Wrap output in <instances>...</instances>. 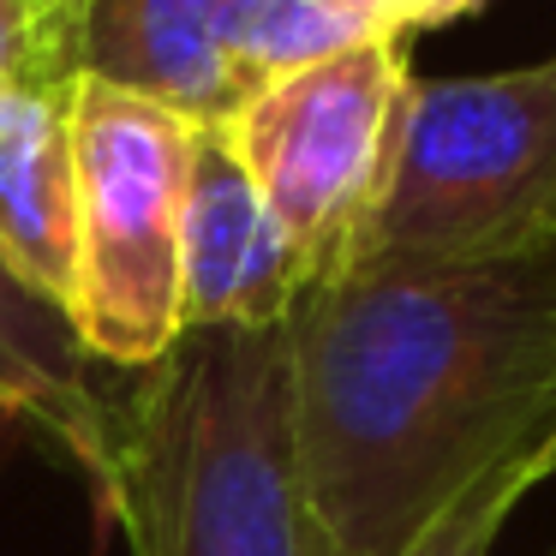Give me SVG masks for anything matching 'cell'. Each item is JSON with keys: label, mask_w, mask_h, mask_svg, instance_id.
<instances>
[{"label": "cell", "mask_w": 556, "mask_h": 556, "mask_svg": "<svg viewBox=\"0 0 556 556\" xmlns=\"http://www.w3.org/2000/svg\"><path fill=\"white\" fill-rule=\"evenodd\" d=\"M293 455L324 556H401L556 443V240L496 264H359L288 317Z\"/></svg>", "instance_id": "obj_1"}, {"label": "cell", "mask_w": 556, "mask_h": 556, "mask_svg": "<svg viewBox=\"0 0 556 556\" xmlns=\"http://www.w3.org/2000/svg\"><path fill=\"white\" fill-rule=\"evenodd\" d=\"M132 556H324L281 329H186L121 407L109 496Z\"/></svg>", "instance_id": "obj_2"}, {"label": "cell", "mask_w": 556, "mask_h": 556, "mask_svg": "<svg viewBox=\"0 0 556 556\" xmlns=\"http://www.w3.org/2000/svg\"><path fill=\"white\" fill-rule=\"evenodd\" d=\"M551 240L556 54L508 73L419 78L359 264H496Z\"/></svg>", "instance_id": "obj_3"}, {"label": "cell", "mask_w": 556, "mask_h": 556, "mask_svg": "<svg viewBox=\"0 0 556 556\" xmlns=\"http://www.w3.org/2000/svg\"><path fill=\"white\" fill-rule=\"evenodd\" d=\"M413 85L419 78L407 42L365 37L252 90L216 126L293 252L305 257L312 288L359 264L401 156Z\"/></svg>", "instance_id": "obj_4"}, {"label": "cell", "mask_w": 556, "mask_h": 556, "mask_svg": "<svg viewBox=\"0 0 556 556\" xmlns=\"http://www.w3.org/2000/svg\"><path fill=\"white\" fill-rule=\"evenodd\" d=\"M198 132L186 114L78 73V288L90 359L150 371L180 341V210Z\"/></svg>", "instance_id": "obj_5"}, {"label": "cell", "mask_w": 556, "mask_h": 556, "mask_svg": "<svg viewBox=\"0 0 556 556\" xmlns=\"http://www.w3.org/2000/svg\"><path fill=\"white\" fill-rule=\"evenodd\" d=\"M312 293V269L233 162L216 126L198 132L180 210V336L186 329H281Z\"/></svg>", "instance_id": "obj_6"}, {"label": "cell", "mask_w": 556, "mask_h": 556, "mask_svg": "<svg viewBox=\"0 0 556 556\" xmlns=\"http://www.w3.org/2000/svg\"><path fill=\"white\" fill-rule=\"evenodd\" d=\"M78 61L42 54L0 90V257L37 300L73 305L78 288Z\"/></svg>", "instance_id": "obj_7"}, {"label": "cell", "mask_w": 556, "mask_h": 556, "mask_svg": "<svg viewBox=\"0 0 556 556\" xmlns=\"http://www.w3.org/2000/svg\"><path fill=\"white\" fill-rule=\"evenodd\" d=\"M90 353L61 305L37 300L0 257V413L25 419L85 472L90 508L109 515L121 472V407L90 377Z\"/></svg>", "instance_id": "obj_8"}, {"label": "cell", "mask_w": 556, "mask_h": 556, "mask_svg": "<svg viewBox=\"0 0 556 556\" xmlns=\"http://www.w3.org/2000/svg\"><path fill=\"white\" fill-rule=\"evenodd\" d=\"M222 7L228 0H73V61L192 126H222L240 109L222 61Z\"/></svg>", "instance_id": "obj_9"}, {"label": "cell", "mask_w": 556, "mask_h": 556, "mask_svg": "<svg viewBox=\"0 0 556 556\" xmlns=\"http://www.w3.org/2000/svg\"><path fill=\"white\" fill-rule=\"evenodd\" d=\"M365 37L371 30L341 18L329 0H228L222 7V61L233 73L240 102L252 90L276 85V78L300 73V66L324 61V54L353 49Z\"/></svg>", "instance_id": "obj_10"}, {"label": "cell", "mask_w": 556, "mask_h": 556, "mask_svg": "<svg viewBox=\"0 0 556 556\" xmlns=\"http://www.w3.org/2000/svg\"><path fill=\"white\" fill-rule=\"evenodd\" d=\"M551 472H556V443L496 467L491 479H479L467 496H455L401 556H491V544H496V532L508 527V515H515V508L527 503V491H539Z\"/></svg>", "instance_id": "obj_11"}, {"label": "cell", "mask_w": 556, "mask_h": 556, "mask_svg": "<svg viewBox=\"0 0 556 556\" xmlns=\"http://www.w3.org/2000/svg\"><path fill=\"white\" fill-rule=\"evenodd\" d=\"M54 49H73V30L54 18L49 0H0V90Z\"/></svg>", "instance_id": "obj_12"}, {"label": "cell", "mask_w": 556, "mask_h": 556, "mask_svg": "<svg viewBox=\"0 0 556 556\" xmlns=\"http://www.w3.org/2000/svg\"><path fill=\"white\" fill-rule=\"evenodd\" d=\"M341 18H353L359 30L371 37H419V30H437V25H455V18H472L479 7L491 0H329Z\"/></svg>", "instance_id": "obj_13"}, {"label": "cell", "mask_w": 556, "mask_h": 556, "mask_svg": "<svg viewBox=\"0 0 556 556\" xmlns=\"http://www.w3.org/2000/svg\"><path fill=\"white\" fill-rule=\"evenodd\" d=\"M109 539H114V515H97L90 520V556H109Z\"/></svg>", "instance_id": "obj_14"}, {"label": "cell", "mask_w": 556, "mask_h": 556, "mask_svg": "<svg viewBox=\"0 0 556 556\" xmlns=\"http://www.w3.org/2000/svg\"><path fill=\"white\" fill-rule=\"evenodd\" d=\"M49 7H54V18L66 25V13H73V0H49Z\"/></svg>", "instance_id": "obj_15"}, {"label": "cell", "mask_w": 556, "mask_h": 556, "mask_svg": "<svg viewBox=\"0 0 556 556\" xmlns=\"http://www.w3.org/2000/svg\"><path fill=\"white\" fill-rule=\"evenodd\" d=\"M0 425H7V413H0Z\"/></svg>", "instance_id": "obj_16"}]
</instances>
